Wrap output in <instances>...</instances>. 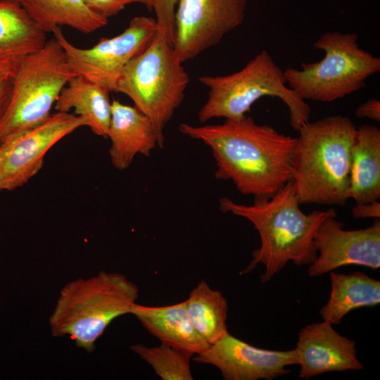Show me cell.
Here are the masks:
<instances>
[{
  "label": "cell",
  "mask_w": 380,
  "mask_h": 380,
  "mask_svg": "<svg viewBox=\"0 0 380 380\" xmlns=\"http://www.w3.org/2000/svg\"><path fill=\"white\" fill-rule=\"evenodd\" d=\"M179 130L208 146L216 163L215 177L232 181L243 195L268 198L293 179L297 137L258 125L251 117L219 125L182 123Z\"/></svg>",
  "instance_id": "1"
},
{
  "label": "cell",
  "mask_w": 380,
  "mask_h": 380,
  "mask_svg": "<svg viewBox=\"0 0 380 380\" xmlns=\"http://www.w3.org/2000/svg\"><path fill=\"white\" fill-rule=\"evenodd\" d=\"M130 314L162 343L179 350L195 355L210 346L194 328L187 312L186 300L165 306L135 303Z\"/></svg>",
  "instance_id": "16"
},
{
  "label": "cell",
  "mask_w": 380,
  "mask_h": 380,
  "mask_svg": "<svg viewBox=\"0 0 380 380\" xmlns=\"http://www.w3.org/2000/svg\"><path fill=\"white\" fill-rule=\"evenodd\" d=\"M87 126L75 113L51 114L43 122L0 143V191L13 190L25 184L42 168L47 151L75 129Z\"/></svg>",
  "instance_id": "11"
},
{
  "label": "cell",
  "mask_w": 380,
  "mask_h": 380,
  "mask_svg": "<svg viewBox=\"0 0 380 380\" xmlns=\"http://www.w3.org/2000/svg\"><path fill=\"white\" fill-rule=\"evenodd\" d=\"M139 296L137 285L119 273L96 275L67 283L61 290L49 324L53 336H68L88 353L115 318L130 314Z\"/></svg>",
  "instance_id": "4"
},
{
  "label": "cell",
  "mask_w": 380,
  "mask_h": 380,
  "mask_svg": "<svg viewBox=\"0 0 380 380\" xmlns=\"http://www.w3.org/2000/svg\"><path fill=\"white\" fill-rule=\"evenodd\" d=\"M109 93L99 84L77 75L63 89L54 109L59 112L74 109L75 114L87 120L93 133L107 137L111 118Z\"/></svg>",
  "instance_id": "18"
},
{
  "label": "cell",
  "mask_w": 380,
  "mask_h": 380,
  "mask_svg": "<svg viewBox=\"0 0 380 380\" xmlns=\"http://www.w3.org/2000/svg\"><path fill=\"white\" fill-rule=\"evenodd\" d=\"M219 203L223 213L248 220L258 232L261 245L253 251L251 262L241 274L262 264L265 268L260 277L262 284L270 281L289 261L298 266L311 265L317 256L314 243L317 229L326 217L336 215L334 208L304 213L292 181L270 197L255 198L252 205L237 203L229 198H222Z\"/></svg>",
  "instance_id": "2"
},
{
  "label": "cell",
  "mask_w": 380,
  "mask_h": 380,
  "mask_svg": "<svg viewBox=\"0 0 380 380\" xmlns=\"http://www.w3.org/2000/svg\"><path fill=\"white\" fill-rule=\"evenodd\" d=\"M355 115L358 118H369L376 122L380 121V101L372 98L360 105L356 110Z\"/></svg>",
  "instance_id": "28"
},
{
  "label": "cell",
  "mask_w": 380,
  "mask_h": 380,
  "mask_svg": "<svg viewBox=\"0 0 380 380\" xmlns=\"http://www.w3.org/2000/svg\"><path fill=\"white\" fill-rule=\"evenodd\" d=\"M198 81L209 89L208 99L198 113L202 123L213 118H241L264 96L277 97L284 102L294 130L310 121L311 108L286 85L284 70L265 50L237 72L222 76L203 75Z\"/></svg>",
  "instance_id": "5"
},
{
  "label": "cell",
  "mask_w": 380,
  "mask_h": 380,
  "mask_svg": "<svg viewBox=\"0 0 380 380\" xmlns=\"http://www.w3.org/2000/svg\"><path fill=\"white\" fill-rule=\"evenodd\" d=\"M96 13L106 18L116 15L126 6L133 4H145V0H84Z\"/></svg>",
  "instance_id": "26"
},
{
  "label": "cell",
  "mask_w": 380,
  "mask_h": 380,
  "mask_svg": "<svg viewBox=\"0 0 380 380\" xmlns=\"http://www.w3.org/2000/svg\"><path fill=\"white\" fill-rule=\"evenodd\" d=\"M355 218H380V203L379 201L370 203H355L351 209Z\"/></svg>",
  "instance_id": "27"
},
{
  "label": "cell",
  "mask_w": 380,
  "mask_h": 380,
  "mask_svg": "<svg viewBox=\"0 0 380 380\" xmlns=\"http://www.w3.org/2000/svg\"><path fill=\"white\" fill-rule=\"evenodd\" d=\"M336 215L326 217L314 237L317 253L310 265V277H319L346 265H359L373 270L380 267V221L360 229L346 230L344 224L335 219Z\"/></svg>",
  "instance_id": "12"
},
{
  "label": "cell",
  "mask_w": 380,
  "mask_h": 380,
  "mask_svg": "<svg viewBox=\"0 0 380 380\" xmlns=\"http://www.w3.org/2000/svg\"><path fill=\"white\" fill-rule=\"evenodd\" d=\"M248 0H179L173 49L184 63L220 43L244 20Z\"/></svg>",
  "instance_id": "10"
},
{
  "label": "cell",
  "mask_w": 380,
  "mask_h": 380,
  "mask_svg": "<svg viewBox=\"0 0 380 380\" xmlns=\"http://www.w3.org/2000/svg\"><path fill=\"white\" fill-rule=\"evenodd\" d=\"M186 309L198 334L210 345L225 336L228 305L222 293L201 280L190 292Z\"/></svg>",
  "instance_id": "22"
},
{
  "label": "cell",
  "mask_w": 380,
  "mask_h": 380,
  "mask_svg": "<svg viewBox=\"0 0 380 380\" xmlns=\"http://www.w3.org/2000/svg\"><path fill=\"white\" fill-rule=\"evenodd\" d=\"M131 349L148 362L163 380H192L190 362L192 354L162 343L156 347L132 345Z\"/></svg>",
  "instance_id": "23"
},
{
  "label": "cell",
  "mask_w": 380,
  "mask_h": 380,
  "mask_svg": "<svg viewBox=\"0 0 380 380\" xmlns=\"http://www.w3.org/2000/svg\"><path fill=\"white\" fill-rule=\"evenodd\" d=\"M158 27L154 18L137 16L120 34L102 38L91 48H79L70 43L61 27L52 32L63 48L72 70L108 91L116 92L120 75L128 63L151 43Z\"/></svg>",
  "instance_id": "9"
},
{
  "label": "cell",
  "mask_w": 380,
  "mask_h": 380,
  "mask_svg": "<svg viewBox=\"0 0 380 380\" xmlns=\"http://www.w3.org/2000/svg\"><path fill=\"white\" fill-rule=\"evenodd\" d=\"M356 131L341 115L308 121L298 130L292 183L300 204L346 203Z\"/></svg>",
  "instance_id": "3"
},
{
  "label": "cell",
  "mask_w": 380,
  "mask_h": 380,
  "mask_svg": "<svg viewBox=\"0 0 380 380\" xmlns=\"http://www.w3.org/2000/svg\"><path fill=\"white\" fill-rule=\"evenodd\" d=\"M20 5L46 33L67 26L84 34L91 33L108 23L84 0H18Z\"/></svg>",
  "instance_id": "20"
},
{
  "label": "cell",
  "mask_w": 380,
  "mask_h": 380,
  "mask_svg": "<svg viewBox=\"0 0 380 380\" xmlns=\"http://www.w3.org/2000/svg\"><path fill=\"white\" fill-rule=\"evenodd\" d=\"M177 0H145L149 11H153L158 32L173 46L175 15Z\"/></svg>",
  "instance_id": "24"
},
{
  "label": "cell",
  "mask_w": 380,
  "mask_h": 380,
  "mask_svg": "<svg viewBox=\"0 0 380 380\" xmlns=\"http://www.w3.org/2000/svg\"><path fill=\"white\" fill-rule=\"evenodd\" d=\"M294 349L300 366L298 376L302 379L363 368L357 357L356 342L341 335L329 321L303 327Z\"/></svg>",
  "instance_id": "14"
},
{
  "label": "cell",
  "mask_w": 380,
  "mask_h": 380,
  "mask_svg": "<svg viewBox=\"0 0 380 380\" xmlns=\"http://www.w3.org/2000/svg\"><path fill=\"white\" fill-rule=\"evenodd\" d=\"M173 46L158 32L151 43L123 70L116 92L129 96L151 121L158 147L164 146V129L182 102L189 75Z\"/></svg>",
  "instance_id": "7"
},
{
  "label": "cell",
  "mask_w": 380,
  "mask_h": 380,
  "mask_svg": "<svg viewBox=\"0 0 380 380\" xmlns=\"http://www.w3.org/2000/svg\"><path fill=\"white\" fill-rule=\"evenodd\" d=\"M23 57L24 56H0V119L8 104L13 75Z\"/></svg>",
  "instance_id": "25"
},
{
  "label": "cell",
  "mask_w": 380,
  "mask_h": 380,
  "mask_svg": "<svg viewBox=\"0 0 380 380\" xmlns=\"http://www.w3.org/2000/svg\"><path fill=\"white\" fill-rule=\"evenodd\" d=\"M77 75L54 37L41 49L23 57L13 75L8 104L0 119V143L45 121L63 89Z\"/></svg>",
  "instance_id": "8"
},
{
  "label": "cell",
  "mask_w": 380,
  "mask_h": 380,
  "mask_svg": "<svg viewBox=\"0 0 380 380\" xmlns=\"http://www.w3.org/2000/svg\"><path fill=\"white\" fill-rule=\"evenodd\" d=\"M348 197L357 203L380 198V129L376 126L365 124L357 127Z\"/></svg>",
  "instance_id": "17"
},
{
  "label": "cell",
  "mask_w": 380,
  "mask_h": 380,
  "mask_svg": "<svg viewBox=\"0 0 380 380\" xmlns=\"http://www.w3.org/2000/svg\"><path fill=\"white\" fill-rule=\"evenodd\" d=\"M111 141L109 156L119 170L127 169L134 157H148L158 145V137L151 120L135 106L113 99L108 137Z\"/></svg>",
  "instance_id": "15"
},
{
  "label": "cell",
  "mask_w": 380,
  "mask_h": 380,
  "mask_svg": "<svg viewBox=\"0 0 380 380\" xmlns=\"http://www.w3.org/2000/svg\"><path fill=\"white\" fill-rule=\"evenodd\" d=\"M217 367L226 380H272L291 372L298 365L295 349L272 350L244 342L228 333L194 358Z\"/></svg>",
  "instance_id": "13"
},
{
  "label": "cell",
  "mask_w": 380,
  "mask_h": 380,
  "mask_svg": "<svg viewBox=\"0 0 380 380\" xmlns=\"http://www.w3.org/2000/svg\"><path fill=\"white\" fill-rule=\"evenodd\" d=\"M331 292L320 309L323 320L339 324L350 311L380 303V281L362 272L351 274L330 272Z\"/></svg>",
  "instance_id": "19"
},
{
  "label": "cell",
  "mask_w": 380,
  "mask_h": 380,
  "mask_svg": "<svg viewBox=\"0 0 380 380\" xmlns=\"http://www.w3.org/2000/svg\"><path fill=\"white\" fill-rule=\"evenodd\" d=\"M313 46L324 52L321 61L284 70L288 86L303 100L341 99L364 88L367 79L380 70V58L360 47L355 33L327 32Z\"/></svg>",
  "instance_id": "6"
},
{
  "label": "cell",
  "mask_w": 380,
  "mask_h": 380,
  "mask_svg": "<svg viewBox=\"0 0 380 380\" xmlns=\"http://www.w3.org/2000/svg\"><path fill=\"white\" fill-rule=\"evenodd\" d=\"M46 33L18 0H0V56H25L41 49Z\"/></svg>",
  "instance_id": "21"
}]
</instances>
